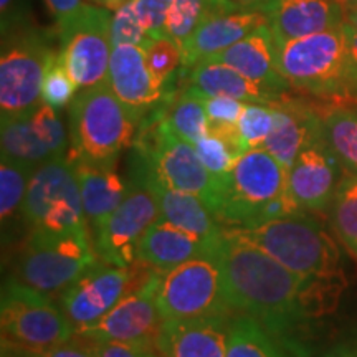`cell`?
I'll use <instances>...</instances> for the list:
<instances>
[{"instance_id": "cell-25", "label": "cell", "mask_w": 357, "mask_h": 357, "mask_svg": "<svg viewBox=\"0 0 357 357\" xmlns=\"http://www.w3.org/2000/svg\"><path fill=\"white\" fill-rule=\"evenodd\" d=\"M136 160L142 166L139 159ZM146 174L159 199L160 220L172 223V225L189 231V234L208 243L217 245L220 242L223 229H220V223L217 222L218 218L215 217V213L208 208V205L202 199L194 194H187V192L169 189V187L155 182L147 171Z\"/></svg>"}, {"instance_id": "cell-41", "label": "cell", "mask_w": 357, "mask_h": 357, "mask_svg": "<svg viewBox=\"0 0 357 357\" xmlns=\"http://www.w3.org/2000/svg\"><path fill=\"white\" fill-rule=\"evenodd\" d=\"M134 3L151 40L166 35L164 24L172 0H134Z\"/></svg>"}, {"instance_id": "cell-18", "label": "cell", "mask_w": 357, "mask_h": 357, "mask_svg": "<svg viewBox=\"0 0 357 357\" xmlns=\"http://www.w3.org/2000/svg\"><path fill=\"white\" fill-rule=\"evenodd\" d=\"M231 312L162 321L154 351L160 357H227Z\"/></svg>"}, {"instance_id": "cell-24", "label": "cell", "mask_w": 357, "mask_h": 357, "mask_svg": "<svg viewBox=\"0 0 357 357\" xmlns=\"http://www.w3.org/2000/svg\"><path fill=\"white\" fill-rule=\"evenodd\" d=\"M184 93L197 98L227 96L243 102H260V105H273L275 101L283 100L261 84L252 82L240 71L208 60L200 61L189 68V79Z\"/></svg>"}, {"instance_id": "cell-51", "label": "cell", "mask_w": 357, "mask_h": 357, "mask_svg": "<svg viewBox=\"0 0 357 357\" xmlns=\"http://www.w3.org/2000/svg\"><path fill=\"white\" fill-rule=\"evenodd\" d=\"M149 357H160V356H158V354H153V352H149Z\"/></svg>"}, {"instance_id": "cell-42", "label": "cell", "mask_w": 357, "mask_h": 357, "mask_svg": "<svg viewBox=\"0 0 357 357\" xmlns=\"http://www.w3.org/2000/svg\"><path fill=\"white\" fill-rule=\"evenodd\" d=\"M78 339H82L83 344L91 351V354L95 357H149L151 352L137 344H131V342L91 341V339L83 337Z\"/></svg>"}, {"instance_id": "cell-9", "label": "cell", "mask_w": 357, "mask_h": 357, "mask_svg": "<svg viewBox=\"0 0 357 357\" xmlns=\"http://www.w3.org/2000/svg\"><path fill=\"white\" fill-rule=\"evenodd\" d=\"M56 53L48 35L32 26L3 37L0 58L2 118L30 114L42 102L45 73Z\"/></svg>"}, {"instance_id": "cell-11", "label": "cell", "mask_w": 357, "mask_h": 357, "mask_svg": "<svg viewBox=\"0 0 357 357\" xmlns=\"http://www.w3.org/2000/svg\"><path fill=\"white\" fill-rule=\"evenodd\" d=\"M2 341L24 349H45L68 342L75 328L50 296L26 287L15 278L2 284L0 303Z\"/></svg>"}, {"instance_id": "cell-40", "label": "cell", "mask_w": 357, "mask_h": 357, "mask_svg": "<svg viewBox=\"0 0 357 357\" xmlns=\"http://www.w3.org/2000/svg\"><path fill=\"white\" fill-rule=\"evenodd\" d=\"M208 116V126H235L238 124L247 102L227 96L202 98Z\"/></svg>"}, {"instance_id": "cell-33", "label": "cell", "mask_w": 357, "mask_h": 357, "mask_svg": "<svg viewBox=\"0 0 357 357\" xmlns=\"http://www.w3.org/2000/svg\"><path fill=\"white\" fill-rule=\"evenodd\" d=\"M33 169L2 159L0 164V218L6 223L22 212Z\"/></svg>"}, {"instance_id": "cell-31", "label": "cell", "mask_w": 357, "mask_h": 357, "mask_svg": "<svg viewBox=\"0 0 357 357\" xmlns=\"http://www.w3.org/2000/svg\"><path fill=\"white\" fill-rule=\"evenodd\" d=\"M328 212L337 238L357 258V176L342 178Z\"/></svg>"}, {"instance_id": "cell-20", "label": "cell", "mask_w": 357, "mask_h": 357, "mask_svg": "<svg viewBox=\"0 0 357 357\" xmlns=\"http://www.w3.org/2000/svg\"><path fill=\"white\" fill-rule=\"evenodd\" d=\"M207 60L240 71L252 82L261 84L281 98L287 96L291 88L278 68L276 40L268 24L260 25L240 42Z\"/></svg>"}, {"instance_id": "cell-36", "label": "cell", "mask_w": 357, "mask_h": 357, "mask_svg": "<svg viewBox=\"0 0 357 357\" xmlns=\"http://www.w3.org/2000/svg\"><path fill=\"white\" fill-rule=\"evenodd\" d=\"M194 147L197 151L200 160L204 162V166L217 178L222 189L225 181L229 178L231 167H234V164L240 155L225 141L211 132L195 142Z\"/></svg>"}, {"instance_id": "cell-13", "label": "cell", "mask_w": 357, "mask_h": 357, "mask_svg": "<svg viewBox=\"0 0 357 357\" xmlns=\"http://www.w3.org/2000/svg\"><path fill=\"white\" fill-rule=\"evenodd\" d=\"M158 307L162 321L231 312L217 257L194 258L162 273Z\"/></svg>"}, {"instance_id": "cell-28", "label": "cell", "mask_w": 357, "mask_h": 357, "mask_svg": "<svg viewBox=\"0 0 357 357\" xmlns=\"http://www.w3.org/2000/svg\"><path fill=\"white\" fill-rule=\"evenodd\" d=\"M240 8L243 7L235 0H172L164 29L167 37L182 48L205 20Z\"/></svg>"}, {"instance_id": "cell-26", "label": "cell", "mask_w": 357, "mask_h": 357, "mask_svg": "<svg viewBox=\"0 0 357 357\" xmlns=\"http://www.w3.org/2000/svg\"><path fill=\"white\" fill-rule=\"evenodd\" d=\"M77 172L83 211L91 230L109 215L123 202L128 184L123 181L114 164L73 162Z\"/></svg>"}, {"instance_id": "cell-19", "label": "cell", "mask_w": 357, "mask_h": 357, "mask_svg": "<svg viewBox=\"0 0 357 357\" xmlns=\"http://www.w3.org/2000/svg\"><path fill=\"white\" fill-rule=\"evenodd\" d=\"M258 10L265 13L276 43L346 24V6L341 0H266Z\"/></svg>"}, {"instance_id": "cell-29", "label": "cell", "mask_w": 357, "mask_h": 357, "mask_svg": "<svg viewBox=\"0 0 357 357\" xmlns=\"http://www.w3.org/2000/svg\"><path fill=\"white\" fill-rule=\"evenodd\" d=\"M2 159L35 169L45 160L56 158L33 132L30 114L2 118Z\"/></svg>"}, {"instance_id": "cell-14", "label": "cell", "mask_w": 357, "mask_h": 357, "mask_svg": "<svg viewBox=\"0 0 357 357\" xmlns=\"http://www.w3.org/2000/svg\"><path fill=\"white\" fill-rule=\"evenodd\" d=\"M160 271L147 275L141 287L128 293L113 310L106 312L98 323L78 329L75 336L91 341H121L154 349L155 337L162 324L158 307V289Z\"/></svg>"}, {"instance_id": "cell-3", "label": "cell", "mask_w": 357, "mask_h": 357, "mask_svg": "<svg viewBox=\"0 0 357 357\" xmlns=\"http://www.w3.org/2000/svg\"><path fill=\"white\" fill-rule=\"evenodd\" d=\"M225 230L261 248L294 273L310 278L346 281L339 247L311 213H289L250 229Z\"/></svg>"}, {"instance_id": "cell-7", "label": "cell", "mask_w": 357, "mask_h": 357, "mask_svg": "<svg viewBox=\"0 0 357 357\" xmlns=\"http://www.w3.org/2000/svg\"><path fill=\"white\" fill-rule=\"evenodd\" d=\"M149 126L142 132L137 159L159 184L194 194L215 213L222 197L220 184L200 160L195 147L174 134L164 113L147 116Z\"/></svg>"}, {"instance_id": "cell-22", "label": "cell", "mask_w": 357, "mask_h": 357, "mask_svg": "<svg viewBox=\"0 0 357 357\" xmlns=\"http://www.w3.org/2000/svg\"><path fill=\"white\" fill-rule=\"evenodd\" d=\"M271 108L273 128L261 147L289 171L303 147L321 132L318 109L289 98L275 101Z\"/></svg>"}, {"instance_id": "cell-8", "label": "cell", "mask_w": 357, "mask_h": 357, "mask_svg": "<svg viewBox=\"0 0 357 357\" xmlns=\"http://www.w3.org/2000/svg\"><path fill=\"white\" fill-rule=\"evenodd\" d=\"M22 217L30 230L53 234L88 230L78 177L68 155H56L33 169Z\"/></svg>"}, {"instance_id": "cell-6", "label": "cell", "mask_w": 357, "mask_h": 357, "mask_svg": "<svg viewBox=\"0 0 357 357\" xmlns=\"http://www.w3.org/2000/svg\"><path fill=\"white\" fill-rule=\"evenodd\" d=\"M96 263L98 255L88 230L71 234L30 230L13 273L17 281L52 296L63 293Z\"/></svg>"}, {"instance_id": "cell-1", "label": "cell", "mask_w": 357, "mask_h": 357, "mask_svg": "<svg viewBox=\"0 0 357 357\" xmlns=\"http://www.w3.org/2000/svg\"><path fill=\"white\" fill-rule=\"evenodd\" d=\"M215 257L230 310L260 321L294 356L305 354V333L316 319L334 311L346 287V281L294 273L225 229Z\"/></svg>"}, {"instance_id": "cell-37", "label": "cell", "mask_w": 357, "mask_h": 357, "mask_svg": "<svg viewBox=\"0 0 357 357\" xmlns=\"http://www.w3.org/2000/svg\"><path fill=\"white\" fill-rule=\"evenodd\" d=\"M78 89V84L73 82V78L70 77V73L66 71L63 63H61L60 53H56L50 61V65H48L47 73H45L42 101L58 111L71 105V101L77 96Z\"/></svg>"}, {"instance_id": "cell-44", "label": "cell", "mask_w": 357, "mask_h": 357, "mask_svg": "<svg viewBox=\"0 0 357 357\" xmlns=\"http://www.w3.org/2000/svg\"><path fill=\"white\" fill-rule=\"evenodd\" d=\"M0 13H2L0 15L2 17V37L25 29L19 0H0Z\"/></svg>"}, {"instance_id": "cell-5", "label": "cell", "mask_w": 357, "mask_h": 357, "mask_svg": "<svg viewBox=\"0 0 357 357\" xmlns=\"http://www.w3.org/2000/svg\"><path fill=\"white\" fill-rule=\"evenodd\" d=\"M278 68L298 91L329 102H347L344 25L276 43Z\"/></svg>"}, {"instance_id": "cell-10", "label": "cell", "mask_w": 357, "mask_h": 357, "mask_svg": "<svg viewBox=\"0 0 357 357\" xmlns=\"http://www.w3.org/2000/svg\"><path fill=\"white\" fill-rule=\"evenodd\" d=\"M134 166L136 171L123 202L91 230L96 255L116 266H131L137 260L142 236L160 218L159 199L144 167L137 160Z\"/></svg>"}, {"instance_id": "cell-16", "label": "cell", "mask_w": 357, "mask_h": 357, "mask_svg": "<svg viewBox=\"0 0 357 357\" xmlns=\"http://www.w3.org/2000/svg\"><path fill=\"white\" fill-rule=\"evenodd\" d=\"M344 177V169L319 132L303 147L289 167L288 195L301 212L323 213L331 207Z\"/></svg>"}, {"instance_id": "cell-47", "label": "cell", "mask_w": 357, "mask_h": 357, "mask_svg": "<svg viewBox=\"0 0 357 357\" xmlns=\"http://www.w3.org/2000/svg\"><path fill=\"white\" fill-rule=\"evenodd\" d=\"M91 2L96 3V6H100V7L108 8V10H116V8L121 7L123 3H126L128 0H91Z\"/></svg>"}, {"instance_id": "cell-21", "label": "cell", "mask_w": 357, "mask_h": 357, "mask_svg": "<svg viewBox=\"0 0 357 357\" xmlns=\"http://www.w3.org/2000/svg\"><path fill=\"white\" fill-rule=\"evenodd\" d=\"M263 24H268L265 13L255 8H240L205 20L182 45V66L189 70L200 61L227 50Z\"/></svg>"}, {"instance_id": "cell-45", "label": "cell", "mask_w": 357, "mask_h": 357, "mask_svg": "<svg viewBox=\"0 0 357 357\" xmlns=\"http://www.w3.org/2000/svg\"><path fill=\"white\" fill-rule=\"evenodd\" d=\"M43 2L48 12H50V15L55 19L56 25L65 22L83 6V0H43Z\"/></svg>"}, {"instance_id": "cell-12", "label": "cell", "mask_w": 357, "mask_h": 357, "mask_svg": "<svg viewBox=\"0 0 357 357\" xmlns=\"http://www.w3.org/2000/svg\"><path fill=\"white\" fill-rule=\"evenodd\" d=\"M108 8L83 3L58 26L60 60L79 89L106 82L113 40Z\"/></svg>"}, {"instance_id": "cell-15", "label": "cell", "mask_w": 357, "mask_h": 357, "mask_svg": "<svg viewBox=\"0 0 357 357\" xmlns=\"http://www.w3.org/2000/svg\"><path fill=\"white\" fill-rule=\"evenodd\" d=\"M132 284L131 266L96 263L61 293L60 307L77 333L98 323L126 296Z\"/></svg>"}, {"instance_id": "cell-39", "label": "cell", "mask_w": 357, "mask_h": 357, "mask_svg": "<svg viewBox=\"0 0 357 357\" xmlns=\"http://www.w3.org/2000/svg\"><path fill=\"white\" fill-rule=\"evenodd\" d=\"M111 40H113V47L116 45H137V47L144 48L149 43L151 38L139 19L134 0H128L126 3H123L113 12Z\"/></svg>"}, {"instance_id": "cell-23", "label": "cell", "mask_w": 357, "mask_h": 357, "mask_svg": "<svg viewBox=\"0 0 357 357\" xmlns=\"http://www.w3.org/2000/svg\"><path fill=\"white\" fill-rule=\"evenodd\" d=\"M218 245L220 242L217 245L208 243L159 218L142 236L137 260L153 266L155 271L166 273L194 258L215 257Z\"/></svg>"}, {"instance_id": "cell-46", "label": "cell", "mask_w": 357, "mask_h": 357, "mask_svg": "<svg viewBox=\"0 0 357 357\" xmlns=\"http://www.w3.org/2000/svg\"><path fill=\"white\" fill-rule=\"evenodd\" d=\"M323 357H357V344H344L329 351Z\"/></svg>"}, {"instance_id": "cell-27", "label": "cell", "mask_w": 357, "mask_h": 357, "mask_svg": "<svg viewBox=\"0 0 357 357\" xmlns=\"http://www.w3.org/2000/svg\"><path fill=\"white\" fill-rule=\"evenodd\" d=\"M321 134L346 176H357V105L331 102L318 109Z\"/></svg>"}, {"instance_id": "cell-43", "label": "cell", "mask_w": 357, "mask_h": 357, "mask_svg": "<svg viewBox=\"0 0 357 357\" xmlns=\"http://www.w3.org/2000/svg\"><path fill=\"white\" fill-rule=\"evenodd\" d=\"M347 52V102L357 105V30L344 24Z\"/></svg>"}, {"instance_id": "cell-49", "label": "cell", "mask_w": 357, "mask_h": 357, "mask_svg": "<svg viewBox=\"0 0 357 357\" xmlns=\"http://www.w3.org/2000/svg\"><path fill=\"white\" fill-rule=\"evenodd\" d=\"M235 2L240 3L243 8H255V10H258L266 0H235Z\"/></svg>"}, {"instance_id": "cell-17", "label": "cell", "mask_w": 357, "mask_h": 357, "mask_svg": "<svg viewBox=\"0 0 357 357\" xmlns=\"http://www.w3.org/2000/svg\"><path fill=\"white\" fill-rule=\"evenodd\" d=\"M106 83L139 121L166 102L167 93L154 82L147 70L144 48L137 45L113 47Z\"/></svg>"}, {"instance_id": "cell-35", "label": "cell", "mask_w": 357, "mask_h": 357, "mask_svg": "<svg viewBox=\"0 0 357 357\" xmlns=\"http://www.w3.org/2000/svg\"><path fill=\"white\" fill-rule=\"evenodd\" d=\"M273 108L271 105L247 102L238 119V132L243 153L261 147L273 128Z\"/></svg>"}, {"instance_id": "cell-48", "label": "cell", "mask_w": 357, "mask_h": 357, "mask_svg": "<svg viewBox=\"0 0 357 357\" xmlns=\"http://www.w3.org/2000/svg\"><path fill=\"white\" fill-rule=\"evenodd\" d=\"M346 24H349L357 30V3L346 6Z\"/></svg>"}, {"instance_id": "cell-32", "label": "cell", "mask_w": 357, "mask_h": 357, "mask_svg": "<svg viewBox=\"0 0 357 357\" xmlns=\"http://www.w3.org/2000/svg\"><path fill=\"white\" fill-rule=\"evenodd\" d=\"M164 118L171 131L192 146L211 132L204 100L189 93H182L171 108L166 109Z\"/></svg>"}, {"instance_id": "cell-4", "label": "cell", "mask_w": 357, "mask_h": 357, "mask_svg": "<svg viewBox=\"0 0 357 357\" xmlns=\"http://www.w3.org/2000/svg\"><path fill=\"white\" fill-rule=\"evenodd\" d=\"M68 118L71 162L114 164L141 123L106 82L77 93Z\"/></svg>"}, {"instance_id": "cell-38", "label": "cell", "mask_w": 357, "mask_h": 357, "mask_svg": "<svg viewBox=\"0 0 357 357\" xmlns=\"http://www.w3.org/2000/svg\"><path fill=\"white\" fill-rule=\"evenodd\" d=\"M30 123H32V129L38 139L52 151L53 155H65L66 132L55 108L43 101L38 102L30 113Z\"/></svg>"}, {"instance_id": "cell-50", "label": "cell", "mask_w": 357, "mask_h": 357, "mask_svg": "<svg viewBox=\"0 0 357 357\" xmlns=\"http://www.w3.org/2000/svg\"><path fill=\"white\" fill-rule=\"evenodd\" d=\"M344 6H352V3H357V0H341Z\"/></svg>"}, {"instance_id": "cell-34", "label": "cell", "mask_w": 357, "mask_h": 357, "mask_svg": "<svg viewBox=\"0 0 357 357\" xmlns=\"http://www.w3.org/2000/svg\"><path fill=\"white\" fill-rule=\"evenodd\" d=\"M144 53L147 70L151 71L158 86L166 91V86L171 83L178 66L182 65L181 47L171 37L162 35V37L149 40V43L144 47Z\"/></svg>"}, {"instance_id": "cell-2", "label": "cell", "mask_w": 357, "mask_h": 357, "mask_svg": "<svg viewBox=\"0 0 357 357\" xmlns=\"http://www.w3.org/2000/svg\"><path fill=\"white\" fill-rule=\"evenodd\" d=\"M301 212L288 195V171L263 147L236 159L222 187L215 217L227 229H250Z\"/></svg>"}, {"instance_id": "cell-30", "label": "cell", "mask_w": 357, "mask_h": 357, "mask_svg": "<svg viewBox=\"0 0 357 357\" xmlns=\"http://www.w3.org/2000/svg\"><path fill=\"white\" fill-rule=\"evenodd\" d=\"M227 357H288L280 341L253 316L236 312L230 319Z\"/></svg>"}]
</instances>
